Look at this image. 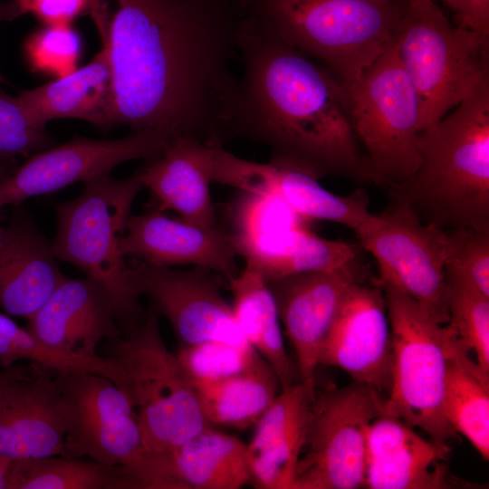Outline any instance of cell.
<instances>
[{"label":"cell","instance_id":"cell-1","mask_svg":"<svg viewBox=\"0 0 489 489\" xmlns=\"http://www.w3.org/2000/svg\"><path fill=\"white\" fill-rule=\"evenodd\" d=\"M111 71L113 128L168 144L231 139L241 0H88Z\"/></svg>","mask_w":489,"mask_h":489},{"label":"cell","instance_id":"cell-2","mask_svg":"<svg viewBox=\"0 0 489 489\" xmlns=\"http://www.w3.org/2000/svg\"><path fill=\"white\" fill-rule=\"evenodd\" d=\"M232 139L266 146L270 161L317 178L371 181L346 110L342 84L322 65L244 12Z\"/></svg>","mask_w":489,"mask_h":489},{"label":"cell","instance_id":"cell-3","mask_svg":"<svg viewBox=\"0 0 489 489\" xmlns=\"http://www.w3.org/2000/svg\"><path fill=\"white\" fill-rule=\"evenodd\" d=\"M418 167L391 187L427 223L489 231V83L422 129Z\"/></svg>","mask_w":489,"mask_h":489},{"label":"cell","instance_id":"cell-4","mask_svg":"<svg viewBox=\"0 0 489 489\" xmlns=\"http://www.w3.org/2000/svg\"><path fill=\"white\" fill-rule=\"evenodd\" d=\"M244 11L350 83L399 33L408 2L375 0H241Z\"/></svg>","mask_w":489,"mask_h":489},{"label":"cell","instance_id":"cell-5","mask_svg":"<svg viewBox=\"0 0 489 489\" xmlns=\"http://www.w3.org/2000/svg\"><path fill=\"white\" fill-rule=\"evenodd\" d=\"M84 184L77 197L55 206L53 250L58 260L73 265L105 290L125 334L141 323L146 311L122 252L132 205L144 187L142 168L124 179L109 174Z\"/></svg>","mask_w":489,"mask_h":489},{"label":"cell","instance_id":"cell-6","mask_svg":"<svg viewBox=\"0 0 489 489\" xmlns=\"http://www.w3.org/2000/svg\"><path fill=\"white\" fill-rule=\"evenodd\" d=\"M67 418L64 455L120 466L137 489H181L168 455L147 449L127 394L83 370L56 372Z\"/></svg>","mask_w":489,"mask_h":489},{"label":"cell","instance_id":"cell-7","mask_svg":"<svg viewBox=\"0 0 489 489\" xmlns=\"http://www.w3.org/2000/svg\"><path fill=\"white\" fill-rule=\"evenodd\" d=\"M158 319L149 304L137 328L108 342L147 449L168 455L211 426L193 383L162 339Z\"/></svg>","mask_w":489,"mask_h":489},{"label":"cell","instance_id":"cell-8","mask_svg":"<svg viewBox=\"0 0 489 489\" xmlns=\"http://www.w3.org/2000/svg\"><path fill=\"white\" fill-rule=\"evenodd\" d=\"M398 52L418 97L420 130L489 83V38L451 24L434 0L407 3Z\"/></svg>","mask_w":489,"mask_h":489},{"label":"cell","instance_id":"cell-9","mask_svg":"<svg viewBox=\"0 0 489 489\" xmlns=\"http://www.w3.org/2000/svg\"><path fill=\"white\" fill-rule=\"evenodd\" d=\"M379 283L385 293L392 340L391 380L383 414L422 429L434 441L447 443L457 436L443 412L447 360L457 339L447 323H439L410 296L391 284Z\"/></svg>","mask_w":489,"mask_h":489},{"label":"cell","instance_id":"cell-10","mask_svg":"<svg viewBox=\"0 0 489 489\" xmlns=\"http://www.w3.org/2000/svg\"><path fill=\"white\" fill-rule=\"evenodd\" d=\"M342 84L354 135L362 142L372 182L389 188L408 181L419 157L420 104L397 40L358 79Z\"/></svg>","mask_w":489,"mask_h":489},{"label":"cell","instance_id":"cell-11","mask_svg":"<svg viewBox=\"0 0 489 489\" xmlns=\"http://www.w3.org/2000/svg\"><path fill=\"white\" fill-rule=\"evenodd\" d=\"M383 404L378 390L353 380L316 389L293 489L363 487L368 431Z\"/></svg>","mask_w":489,"mask_h":489},{"label":"cell","instance_id":"cell-12","mask_svg":"<svg viewBox=\"0 0 489 489\" xmlns=\"http://www.w3.org/2000/svg\"><path fill=\"white\" fill-rule=\"evenodd\" d=\"M371 214L355 233L379 265L378 282L402 291L439 323L449 321L445 262L447 230L425 222L406 202Z\"/></svg>","mask_w":489,"mask_h":489},{"label":"cell","instance_id":"cell-13","mask_svg":"<svg viewBox=\"0 0 489 489\" xmlns=\"http://www.w3.org/2000/svg\"><path fill=\"white\" fill-rule=\"evenodd\" d=\"M129 265L135 290L168 321L177 346L210 340L249 344L222 294L220 274L202 267L178 270L136 259Z\"/></svg>","mask_w":489,"mask_h":489},{"label":"cell","instance_id":"cell-14","mask_svg":"<svg viewBox=\"0 0 489 489\" xmlns=\"http://www.w3.org/2000/svg\"><path fill=\"white\" fill-rule=\"evenodd\" d=\"M168 142L160 137L130 131L121 139H92L74 135L67 142L33 154L0 183V209L20 206L37 196L51 194L77 182L110 174L120 164L158 158Z\"/></svg>","mask_w":489,"mask_h":489},{"label":"cell","instance_id":"cell-15","mask_svg":"<svg viewBox=\"0 0 489 489\" xmlns=\"http://www.w3.org/2000/svg\"><path fill=\"white\" fill-rule=\"evenodd\" d=\"M207 159L212 182L245 193L274 197L303 220L331 221L356 233L372 214L368 193L362 188L339 196L303 170L273 161L244 159L219 143L208 147Z\"/></svg>","mask_w":489,"mask_h":489},{"label":"cell","instance_id":"cell-16","mask_svg":"<svg viewBox=\"0 0 489 489\" xmlns=\"http://www.w3.org/2000/svg\"><path fill=\"white\" fill-rule=\"evenodd\" d=\"M66 428L56 372L20 362L0 372V456L64 455Z\"/></svg>","mask_w":489,"mask_h":489},{"label":"cell","instance_id":"cell-17","mask_svg":"<svg viewBox=\"0 0 489 489\" xmlns=\"http://www.w3.org/2000/svg\"><path fill=\"white\" fill-rule=\"evenodd\" d=\"M319 365L337 367L379 393L388 391L392 340L385 293L378 282L351 285L321 348Z\"/></svg>","mask_w":489,"mask_h":489},{"label":"cell","instance_id":"cell-18","mask_svg":"<svg viewBox=\"0 0 489 489\" xmlns=\"http://www.w3.org/2000/svg\"><path fill=\"white\" fill-rule=\"evenodd\" d=\"M364 272H306L269 282L300 380L315 379L321 348L343 301Z\"/></svg>","mask_w":489,"mask_h":489},{"label":"cell","instance_id":"cell-19","mask_svg":"<svg viewBox=\"0 0 489 489\" xmlns=\"http://www.w3.org/2000/svg\"><path fill=\"white\" fill-rule=\"evenodd\" d=\"M447 443L426 439L398 417L381 414L367 436L363 488L446 489L458 485L449 473Z\"/></svg>","mask_w":489,"mask_h":489},{"label":"cell","instance_id":"cell-20","mask_svg":"<svg viewBox=\"0 0 489 489\" xmlns=\"http://www.w3.org/2000/svg\"><path fill=\"white\" fill-rule=\"evenodd\" d=\"M122 252L126 257L157 266L206 268L226 281L238 273L239 255L233 234L173 219L158 209L129 216Z\"/></svg>","mask_w":489,"mask_h":489},{"label":"cell","instance_id":"cell-21","mask_svg":"<svg viewBox=\"0 0 489 489\" xmlns=\"http://www.w3.org/2000/svg\"><path fill=\"white\" fill-rule=\"evenodd\" d=\"M27 329L52 350L95 358L103 340L121 335L114 305L95 281L66 277L28 320Z\"/></svg>","mask_w":489,"mask_h":489},{"label":"cell","instance_id":"cell-22","mask_svg":"<svg viewBox=\"0 0 489 489\" xmlns=\"http://www.w3.org/2000/svg\"><path fill=\"white\" fill-rule=\"evenodd\" d=\"M315 394V379L282 388L254 425V436L246 444L254 487L293 489Z\"/></svg>","mask_w":489,"mask_h":489},{"label":"cell","instance_id":"cell-23","mask_svg":"<svg viewBox=\"0 0 489 489\" xmlns=\"http://www.w3.org/2000/svg\"><path fill=\"white\" fill-rule=\"evenodd\" d=\"M65 278L52 241L16 206L0 239V306L8 315L28 320Z\"/></svg>","mask_w":489,"mask_h":489},{"label":"cell","instance_id":"cell-24","mask_svg":"<svg viewBox=\"0 0 489 489\" xmlns=\"http://www.w3.org/2000/svg\"><path fill=\"white\" fill-rule=\"evenodd\" d=\"M34 125L44 129L58 119H79L109 130L113 129L110 66L104 50L86 65L17 95Z\"/></svg>","mask_w":489,"mask_h":489},{"label":"cell","instance_id":"cell-25","mask_svg":"<svg viewBox=\"0 0 489 489\" xmlns=\"http://www.w3.org/2000/svg\"><path fill=\"white\" fill-rule=\"evenodd\" d=\"M205 142L177 139L163 154L142 167V183L160 211L173 210L186 222L203 228L216 226V211Z\"/></svg>","mask_w":489,"mask_h":489},{"label":"cell","instance_id":"cell-26","mask_svg":"<svg viewBox=\"0 0 489 489\" xmlns=\"http://www.w3.org/2000/svg\"><path fill=\"white\" fill-rule=\"evenodd\" d=\"M235 321L245 340L273 369L281 388L300 380L284 344L276 302L268 283L253 265L227 281Z\"/></svg>","mask_w":489,"mask_h":489},{"label":"cell","instance_id":"cell-27","mask_svg":"<svg viewBox=\"0 0 489 489\" xmlns=\"http://www.w3.org/2000/svg\"><path fill=\"white\" fill-rule=\"evenodd\" d=\"M168 456L182 489H239L251 484L247 445L211 427Z\"/></svg>","mask_w":489,"mask_h":489},{"label":"cell","instance_id":"cell-28","mask_svg":"<svg viewBox=\"0 0 489 489\" xmlns=\"http://www.w3.org/2000/svg\"><path fill=\"white\" fill-rule=\"evenodd\" d=\"M361 246L317 235L303 225L279 234L251 261L267 283L306 272H364Z\"/></svg>","mask_w":489,"mask_h":489},{"label":"cell","instance_id":"cell-29","mask_svg":"<svg viewBox=\"0 0 489 489\" xmlns=\"http://www.w3.org/2000/svg\"><path fill=\"white\" fill-rule=\"evenodd\" d=\"M193 385L208 424L236 429L255 425L281 390L278 377L260 355L240 373Z\"/></svg>","mask_w":489,"mask_h":489},{"label":"cell","instance_id":"cell-30","mask_svg":"<svg viewBox=\"0 0 489 489\" xmlns=\"http://www.w3.org/2000/svg\"><path fill=\"white\" fill-rule=\"evenodd\" d=\"M443 412L456 434L463 435L482 456L489 459V377L458 340L447 360Z\"/></svg>","mask_w":489,"mask_h":489},{"label":"cell","instance_id":"cell-31","mask_svg":"<svg viewBox=\"0 0 489 489\" xmlns=\"http://www.w3.org/2000/svg\"><path fill=\"white\" fill-rule=\"evenodd\" d=\"M7 489H137L120 466L51 455L12 459Z\"/></svg>","mask_w":489,"mask_h":489},{"label":"cell","instance_id":"cell-32","mask_svg":"<svg viewBox=\"0 0 489 489\" xmlns=\"http://www.w3.org/2000/svg\"><path fill=\"white\" fill-rule=\"evenodd\" d=\"M26 361L54 372L83 370L96 373L120 387L123 372L110 357L77 358L55 351L38 340L27 328L0 312V365L3 369Z\"/></svg>","mask_w":489,"mask_h":489},{"label":"cell","instance_id":"cell-33","mask_svg":"<svg viewBox=\"0 0 489 489\" xmlns=\"http://www.w3.org/2000/svg\"><path fill=\"white\" fill-rule=\"evenodd\" d=\"M446 284L447 324L461 347L475 353L478 368L489 377V297L460 283Z\"/></svg>","mask_w":489,"mask_h":489},{"label":"cell","instance_id":"cell-34","mask_svg":"<svg viewBox=\"0 0 489 489\" xmlns=\"http://www.w3.org/2000/svg\"><path fill=\"white\" fill-rule=\"evenodd\" d=\"M175 354L193 384L216 381L240 373L259 356L248 343L220 340L177 346Z\"/></svg>","mask_w":489,"mask_h":489},{"label":"cell","instance_id":"cell-35","mask_svg":"<svg viewBox=\"0 0 489 489\" xmlns=\"http://www.w3.org/2000/svg\"><path fill=\"white\" fill-rule=\"evenodd\" d=\"M446 282L470 287L489 297V231L447 230Z\"/></svg>","mask_w":489,"mask_h":489},{"label":"cell","instance_id":"cell-36","mask_svg":"<svg viewBox=\"0 0 489 489\" xmlns=\"http://www.w3.org/2000/svg\"><path fill=\"white\" fill-rule=\"evenodd\" d=\"M82 52V37L71 24H43L30 34L24 43L30 69L55 78L77 69Z\"/></svg>","mask_w":489,"mask_h":489},{"label":"cell","instance_id":"cell-37","mask_svg":"<svg viewBox=\"0 0 489 489\" xmlns=\"http://www.w3.org/2000/svg\"><path fill=\"white\" fill-rule=\"evenodd\" d=\"M54 144L45 129H27L0 126V164L15 162L18 156H28Z\"/></svg>","mask_w":489,"mask_h":489},{"label":"cell","instance_id":"cell-38","mask_svg":"<svg viewBox=\"0 0 489 489\" xmlns=\"http://www.w3.org/2000/svg\"><path fill=\"white\" fill-rule=\"evenodd\" d=\"M24 14H31L45 25L71 24L88 13V0H16Z\"/></svg>","mask_w":489,"mask_h":489},{"label":"cell","instance_id":"cell-39","mask_svg":"<svg viewBox=\"0 0 489 489\" xmlns=\"http://www.w3.org/2000/svg\"><path fill=\"white\" fill-rule=\"evenodd\" d=\"M453 13L455 24L489 38V0H441Z\"/></svg>","mask_w":489,"mask_h":489},{"label":"cell","instance_id":"cell-40","mask_svg":"<svg viewBox=\"0 0 489 489\" xmlns=\"http://www.w3.org/2000/svg\"><path fill=\"white\" fill-rule=\"evenodd\" d=\"M0 126L27 129H42L34 125L18 97L11 96L4 91L1 88V83Z\"/></svg>","mask_w":489,"mask_h":489},{"label":"cell","instance_id":"cell-41","mask_svg":"<svg viewBox=\"0 0 489 489\" xmlns=\"http://www.w3.org/2000/svg\"><path fill=\"white\" fill-rule=\"evenodd\" d=\"M23 15L16 0H0V25L4 22L14 21ZM0 83L7 81L0 72Z\"/></svg>","mask_w":489,"mask_h":489},{"label":"cell","instance_id":"cell-42","mask_svg":"<svg viewBox=\"0 0 489 489\" xmlns=\"http://www.w3.org/2000/svg\"><path fill=\"white\" fill-rule=\"evenodd\" d=\"M12 459L0 456V489L8 488V479Z\"/></svg>","mask_w":489,"mask_h":489},{"label":"cell","instance_id":"cell-43","mask_svg":"<svg viewBox=\"0 0 489 489\" xmlns=\"http://www.w3.org/2000/svg\"><path fill=\"white\" fill-rule=\"evenodd\" d=\"M17 168L16 162L0 164V183Z\"/></svg>","mask_w":489,"mask_h":489},{"label":"cell","instance_id":"cell-44","mask_svg":"<svg viewBox=\"0 0 489 489\" xmlns=\"http://www.w3.org/2000/svg\"><path fill=\"white\" fill-rule=\"evenodd\" d=\"M379 2H385V3H404V2H409L411 0H375Z\"/></svg>","mask_w":489,"mask_h":489},{"label":"cell","instance_id":"cell-45","mask_svg":"<svg viewBox=\"0 0 489 489\" xmlns=\"http://www.w3.org/2000/svg\"><path fill=\"white\" fill-rule=\"evenodd\" d=\"M4 226L0 225V239L3 234Z\"/></svg>","mask_w":489,"mask_h":489}]
</instances>
